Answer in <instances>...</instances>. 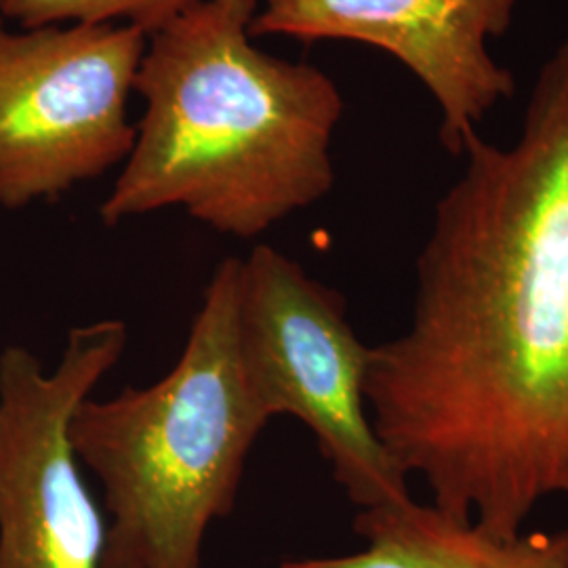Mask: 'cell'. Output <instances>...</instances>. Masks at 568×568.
<instances>
[{
    "instance_id": "6da1fadb",
    "label": "cell",
    "mask_w": 568,
    "mask_h": 568,
    "mask_svg": "<svg viewBox=\"0 0 568 568\" xmlns=\"http://www.w3.org/2000/svg\"><path fill=\"white\" fill-rule=\"evenodd\" d=\"M417 257L405 333L371 347L373 427L434 504L514 539L568 499V41L520 138L471 135Z\"/></svg>"
},
{
    "instance_id": "7a4b0ae2",
    "label": "cell",
    "mask_w": 568,
    "mask_h": 568,
    "mask_svg": "<svg viewBox=\"0 0 568 568\" xmlns=\"http://www.w3.org/2000/svg\"><path fill=\"white\" fill-rule=\"evenodd\" d=\"M260 0H201L148 37L135 143L100 209L110 227L166 209L255 239L333 190L344 98L321 68L255 47Z\"/></svg>"
},
{
    "instance_id": "3957f363",
    "label": "cell",
    "mask_w": 568,
    "mask_h": 568,
    "mask_svg": "<svg viewBox=\"0 0 568 568\" xmlns=\"http://www.w3.org/2000/svg\"><path fill=\"white\" fill-rule=\"evenodd\" d=\"M241 260L204 286L180 361L145 387L82 400L70 438L103 488V568H201L204 535L236 504L272 422L239 347Z\"/></svg>"
},
{
    "instance_id": "277c9868",
    "label": "cell",
    "mask_w": 568,
    "mask_h": 568,
    "mask_svg": "<svg viewBox=\"0 0 568 568\" xmlns=\"http://www.w3.org/2000/svg\"><path fill=\"white\" fill-rule=\"evenodd\" d=\"M239 347L270 419L304 424L358 509L410 499L408 476L379 440L365 398L371 347L347 321L344 295L283 251L257 244L239 274Z\"/></svg>"
},
{
    "instance_id": "5b68a950",
    "label": "cell",
    "mask_w": 568,
    "mask_h": 568,
    "mask_svg": "<svg viewBox=\"0 0 568 568\" xmlns=\"http://www.w3.org/2000/svg\"><path fill=\"white\" fill-rule=\"evenodd\" d=\"M145 44L126 23L11 30L0 18V206L58 201L122 166Z\"/></svg>"
},
{
    "instance_id": "8992f818",
    "label": "cell",
    "mask_w": 568,
    "mask_h": 568,
    "mask_svg": "<svg viewBox=\"0 0 568 568\" xmlns=\"http://www.w3.org/2000/svg\"><path fill=\"white\" fill-rule=\"evenodd\" d=\"M126 342L122 321H100L70 331L53 371L21 345L0 354V568H103L105 514L70 424Z\"/></svg>"
},
{
    "instance_id": "52a82bcc",
    "label": "cell",
    "mask_w": 568,
    "mask_h": 568,
    "mask_svg": "<svg viewBox=\"0 0 568 568\" xmlns=\"http://www.w3.org/2000/svg\"><path fill=\"white\" fill-rule=\"evenodd\" d=\"M523 0H260L255 37L363 42L408 68L436 100L440 140L459 156L514 77L488 51Z\"/></svg>"
},
{
    "instance_id": "ba28073f",
    "label": "cell",
    "mask_w": 568,
    "mask_h": 568,
    "mask_svg": "<svg viewBox=\"0 0 568 568\" xmlns=\"http://www.w3.org/2000/svg\"><path fill=\"white\" fill-rule=\"evenodd\" d=\"M354 530L366 548L335 558L286 560L281 568H568V528L488 535L474 520L415 504L361 509Z\"/></svg>"
},
{
    "instance_id": "9c48e42d",
    "label": "cell",
    "mask_w": 568,
    "mask_h": 568,
    "mask_svg": "<svg viewBox=\"0 0 568 568\" xmlns=\"http://www.w3.org/2000/svg\"><path fill=\"white\" fill-rule=\"evenodd\" d=\"M201 0H0V18L20 28L63 23H126L156 34Z\"/></svg>"
}]
</instances>
